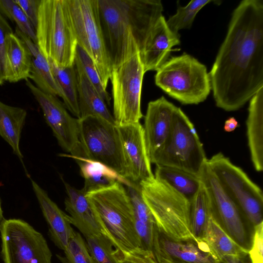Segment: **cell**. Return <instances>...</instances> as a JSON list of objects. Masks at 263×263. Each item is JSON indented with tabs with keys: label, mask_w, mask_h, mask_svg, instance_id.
Wrapping results in <instances>:
<instances>
[{
	"label": "cell",
	"mask_w": 263,
	"mask_h": 263,
	"mask_svg": "<svg viewBox=\"0 0 263 263\" xmlns=\"http://www.w3.org/2000/svg\"><path fill=\"white\" fill-rule=\"evenodd\" d=\"M54 79L60 89L63 104L74 116L80 118L77 73L74 66L61 67L48 59Z\"/></svg>",
	"instance_id": "f1b7e54d"
},
{
	"label": "cell",
	"mask_w": 263,
	"mask_h": 263,
	"mask_svg": "<svg viewBox=\"0 0 263 263\" xmlns=\"http://www.w3.org/2000/svg\"><path fill=\"white\" fill-rule=\"evenodd\" d=\"M202 241L208 245L214 256L221 262L248 254L221 229L212 217L209 221Z\"/></svg>",
	"instance_id": "83f0119b"
},
{
	"label": "cell",
	"mask_w": 263,
	"mask_h": 263,
	"mask_svg": "<svg viewBox=\"0 0 263 263\" xmlns=\"http://www.w3.org/2000/svg\"><path fill=\"white\" fill-rule=\"evenodd\" d=\"M76 71L80 112L79 119L94 117L115 124L113 116L108 110L105 102L84 73L76 69Z\"/></svg>",
	"instance_id": "cb8c5ba5"
},
{
	"label": "cell",
	"mask_w": 263,
	"mask_h": 263,
	"mask_svg": "<svg viewBox=\"0 0 263 263\" xmlns=\"http://www.w3.org/2000/svg\"><path fill=\"white\" fill-rule=\"evenodd\" d=\"M206 163L224 192L250 222L254 227L263 222L260 188L221 153L213 155Z\"/></svg>",
	"instance_id": "9c48e42d"
},
{
	"label": "cell",
	"mask_w": 263,
	"mask_h": 263,
	"mask_svg": "<svg viewBox=\"0 0 263 263\" xmlns=\"http://www.w3.org/2000/svg\"><path fill=\"white\" fill-rule=\"evenodd\" d=\"M4 218L3 216V211L2 208V202L0 198V224L2 221L4 220Z\"/></svg>",
	"instance_id": "7bdbcfd3"
},
{
	"label": "cell",
	"mask_w": 263,
	"mask_h": 263,
	"mask_svg": "<svg viewBox=\"0 0 263 263\" xmlns=\"http://www.w3.org/2000/svg\"><path fill=\"white\" fill-rule=\"evenodd\" d=\"M7 81L15 83L29 78L31 55L28 48L16 34H8L6 39Z\"/></svg>",
	"instance_id": "484cf974"
},
{
	"label": "cell",
	"mask_w": 263,
	"mask_h": 263,
	"mask_svg": "<svg viewBox=\"0 0 263 263\" xmlns=\"http://www.w3.org/2000/svg\"><path fill=\"white\" fill-rule=\"evenodd\" d=\"M0 11L16 23L21 32L36 44L35 28L14 0H0Z\"/></svg>",
	"instance_id": "d6a6232c"
},
{
	"label": "cell",
	"mask_w": 263,
	"mask_h": 263,
	"mask_svg": "<svg viewBox=\"0 0 263 263\" xmlns=\"http://www.w3.org/2000/svg\"><path fill=\"white\" fill-rule=\"evenodd\" d=\"M79 120L80 141L85 158L104 164L127 180V165L118 126L94 117Z\"/></svg>",
	"instance_id": "8fae6325"
},
{
	"label": "cell",
	"mask_w": 263,
	"mask_h": 263,
	"mask_svg": "<svg viewBox=\"0 0 263 263\" xmlns=\"http://www.w3.org/2000/svg\"><path fill=\"white\" fill-rule=\"evenodd\" d=\"M98 7L112 69L142 53L163 11L160 0H98Z\"/></svg>",
	"instance_id": "7a4b0ae2"
},
{
	"label": "cell",
	"mask_w": 263,
	"mask_h": 263,
	"mask_svg": "<svg viewBox=\"0 0 263 263\" xmlns=\"http://www.w3.org/2000/svg\"><path fill=\"white\" fill-rule=\"evenodd\" d=\"M22 9L35 29L37 26L39 7L41 0H14Z\"/></svg>",
	"instance_id": "ab89813d"
},
{
	"label": "cell",
	"mask_w": 263,
	"mask_h": 263,
	"mask_svg": "<svg viewBox=\"0 0 263 263\" xmlns=\"http://www.w3.org/2000/svg\"><path fill=\"white\" fill-rule=\"evenodd\" d=\"M155 84L183 104H198L212 90L205 65L189 54L170 58L157 71Z\"/></svg>",
	"instance_id": "8992f818"
},
{
	"label": "cell",
	"mask_w": 263,
	"mask_h": 263,
	"mask_svg": "<svg viewBox=\"0 0 263 263\" xmlns=\"http://www.w3.org/2000/svg\"><path fill=\"white\" fill-rule=\"evenodd\" d=\"M33 191L49 228V235L55 245L64 251L76 232L69 215L62 211L47 192L29 177Z\"/></svg>",
	"instance_id": "d6986e66"
},
{
	"label": "cell",
	"mask_w": 263,
	"mask_h": 263,
	"mask_svg": "<svg viewBox=\"0 0 263 263\" xmlns=\"http://www.w3.org/2000/svg\"><path fill=\"white\" fill-rule=\"evenodd\" d=\"M211 0L191 1L186 6L178 5L176 13L171 16L166 24L174 32L178 33L179 30L190 29L198 12Z\"/></svg>",
	"instance_id": "1f68e13d"
},
{
	"label": "cell",
	"mask_w": 263,
	"mask_h": 263,
	"mask_svg": "<svg viewBox=\"0 0 263 263\" xmlns=\"http://www.w3.org/2000/svg\"><path fill=\"white\" fill-rule=\"evenodd\" d=\"M139 185L143 198L159 230L175 240L200 241L192 232L191 202L187 199L155 177Z\"/></svg>",
	"instance_id": "277c9868"
},
{
	"label": "cell",
	"mask_w": 263,
	"mask_h": 263,
	"mask_svg": "<svg viewBox=\"0 0 263 263\" xmlns=\"http://www.w3.org/2000/svg\"><path fill=\"white\" fill-rule=\"evenodd\" d=\"M157 263H158V262H157Z\"/></svg>",
	"instance_id": "ee69618b"
},
{
	"label": "cell",
	"mask_w": 263,
	"mask_h": 263,
	"mask_svg": "<svg viewBox=\"0 0 263 263\" xmlns=\"http://www.w3.org/2000/svg\"><path fill=\"white\" fill-rule=\"evenodd\" d=\"M179 33L173 32L162 15L152 29L140 54L145 73L157 71L170 58L174 46L180 43Z\"/></svg>",
	"instance_id": "ac0fdd59"
},
{
	"label": "cell",
	"mask_w": 263,
	"mask_h": 263,
	"mask_svg": "<svg viewBox=\"0 0 263 263\" xmlns=\"http://www.w3.org/2000/svg\"><path fill=\"white\" fill-rule=\"evenodd\" d=\"M74 66L76 70L84 73L105 103L109 105L111 97L102 85L94 62L86 51L78 45L76 48Z\"/></svg>",
	"instance_id": "4dcf8cb0"
},
{
	"label": "cell",
	"mask_w": 263,
	"mask_h": 263,
	"mask_svg": "<svg viewBox=\"0 0 263 263\" xmlns=\"http://www.w3.org/2000/svg\"><path fill=\"white\" fill-rule=\"evenodd\" d=\"M13 32L12 28L0 13V85L7 81L6 39L8 34Z\"/></svg>",
	"instance_id": "74e56055"
},
{
	"label": "cell",
	"mask_w": 263,
	"mask_h": 263,
	"mask_svg": "<svg viewBox=\"0 0 263 263\" xmlns=\"http://www.w3.org/2000/svg\"><path fill=\"white\" fill-rule=\"evenodd\" d=\"M154 177L169 185L190 202L202 184L201 178L198 176L165 166L156 165Z\"/></svg>",
	"instance_id": "4316f807"
},
{
	"label": "cell",
	"mask_w": 263,
	"mask_h": 263,
	"mask_svg": "<svg viewBox=\"0 0 263 263\" xmlns=\"http://www.w3.org/2000/svg\"><path fill=\"white\" fill-rule=\"evenodd\" d=\"M263 222L254 227L252 243L248 252L251 263H263Z\"/></svg>",
	"instance_id": "f35d334b"
},
{
	"label": "cell",
	"mask_w": 263,
	"mask_h": 263,
	"mask_svg": "<svg viewBox=\"0 0 263 263\" xmlns=\"http://www.w3.org/2000/svg\"><path fill=\"white\" fill-rule=\"evenodd\" d=\"M70 157L78 164L81 176L84 179L82 188L86 193L109 186L119 182L124 185L131 182L124 178L116 172L104 164L89 159L74 157L69 154L63 155Z\"/></svg>",
	"instance_id": "603a6c76"
},
{
	"label": "cell",
	"mask_w": 263,
	"mask_h": 263,
	"mask_svg": "<svg viewBox=\"0 0 263 263\" xmlns=\"http://www.w3.org/2000/svg\"><path fill=\"white\" fill-rule=\"evenodd\" d=\"M15 34L24 42L31 55V70L29 78L43 91L54 96L61 97L60 89L54 79L48 59L37 45L16 28Z\"/></svg>",
	"instance_id": "7402d4cb"
},
{
	"label": "cell",
	"mask_w": 263,
	"mask_h": 263,
	"mask_svg": "<svg viewBox=\"0 0 263 263\" xmlns=\"http://www.w3.org/2000/svg\"><path fill=\"white\" fill-rule=\"evenodd\" d=\"M26 117L25 109L7 105L0 101V136L11 146L13 154L21 162L27 176L30 177L20 148L21 133Z\"/></svg>",
	"instance_id": "d4e9b609"
},
{
	"label": "cell",
	"mask_w": 263,
	"mask_h": 263,
	"mask_svg": "<svg viewBox=\"0 0 263 263\" xmlns=\"http://www.w3.org/2000/svg\"><path fill=\"white\" fill-rule=\"evenodd\" d=\"M117 263H157L152 252L138 248L129 251L114 250Z\"/></svg>",
	"instance_id": "8d00e7d4"
},
{
	"label": "cell",
	"mask_w": 263,
	"mask_h": 263,
	"mask_svg": "<svg viewBox=\"0 0 263 263\" xmlns=\"http://www.w3.org/2000/svg\"><path fill=\"white\" fill-rule=\"evenodd\" d=\"M86 245L96 263H117L114 256V246L104 234L86 238Z\"/></svg>",
	"instance_id": "836d02e7"
},
{
	"label": "cell",
	"mask_w": 263,
	"mask_h": 263,
	"mask_svg": "<svg viewBox=\"0 0 263 263\" xmlns=\"http://www.w3.org/2000/svg\"><path fill=\"white\" fill-rule=\"evenodd\" d=\"M222 263H251L248 254L243 256L229 258L222 261Z\"/></svg>",
	"instance_id": "b9f144b4"
},
{
	"label": "cell",
	"mask_w": 263,
	"mask_h": 263,
	"mask_svg": "<svg viewBox=\"0 0 263 263\" xmlns=\"http://www.w3.org/2000/svg\"><path fill=\"white\" fill-rule=\"evenodd\" d=\"M124 186L133 206L135 220L150 225L155 224L154 219L143 198L139 184L131 182Z\"/></svg>",
	"instance_id": "d590c367"
},
{
	"label": "cell",
	"mask_w": 263,
	"mask_h": 263,
	"mask_svg": "<svg viewBox=\"0 0 263 263\" xmlns=\"http://www.w3.org/2000/svg\"><path fill=\"white\" fill-rule=\"evenodd\" d=\"M207 160L194 124L176 106L170 135L150 159L151 163L178 168L200 177Z\"/></svg>",
	"instance_id": "52a82bcc"
},
{
	"label": "cell",
	"mask_w": 263,
	"mask_h": 263,
	"mask_svg": "<svg viewBox=\"0 0 263 263\" xmlns=\"http://www.w3.org/2000/svg\"><path fill=\"white\" fill-rule=\"evenodd\" d=\"M64 256L57 255L62 263H96L81 234L76 232L64 250Z\"/></svg>",
	"instance_id": "e575fe53"
},
{
	"label": "cell",
	"mask_w": 263,
	"mask_h": 263,
	"mask_svg": "<svg viewBox=\"0 0 263 263\" xmlns=\"http://www.w3.org/2000/svg\"><path fill=\"white\" fill-rule=\"evenodd\" d=\"M211 217L212 211L209 197L202 182L199 190L191 201L190 206L191 230L197 240H202Z\"/></svg>",
	"instance_id": "f546056e"
},
{
	"label": "cell",
	"mask_w": 263,
	"mask_h": 263,
	"mask_svg": "<svg viewBox=\"0 0 263 263\" xmlns=\"http://www.w3.org/2000/svg\"><path fill=\"white\" fill-rule=\"evenodd\" d=\"M247 135L255 170H263V87L251 98L247 120Z\"/></svg>",
	"instance_id": "44dd1931"
},
{
	"label": "cell",
	"mask_w": 263,
	"mask_h": 263,
	"mask_svg": "<svg viewBox=\"0 0 263 263\" xmlns=\"http://www.w3.org/2000/svg\"><path fill=\"white\" fill-rule=\"evenodd\" d=\"M68 16L77 45L94 62L106 89L112 66L101 28L98 0H65Z\"/></svg>",
	"instance_id": "ba28073f"
},
{
	"label": "cell",
	"mask_w": 263,
	"mask_h": 263,
	"mask_svg": "<svg viewBox=\"0 0 263 263\" xmlns=\"http://www.w3.org/2000/svg\"><path fill=\"white\" fill-rule=\"evenodd\" d=\"M200 177L209 197L212 217L239 246L248 252L254 227L224 192L206 162Z\"/></svg>",
	"instance_id": "4fadbf2b"
},
{
	"label": "cell",
	"mask_w": 263,
	"mask_h": 263,
	"mask_svg": "<svg viewBox=\"0 0 263 263\" xmlns=\"http://www.w3.org/2000/svg\"><path fill=\"white\" fill-rule=\"evenodd\" d=\"M127 170V180L139 184L154 178L143 126L138 123L118 126Z\"/></svg>",
	"instance_id": "2e32d148"
},
{
	"label": "cell",
	"mask_w": 263,
	"mask_h": 263,
	"mask_svg": "<svg viewBox=\"0 0 263 263\" xmlns=\"http://www.w3.org/2000/svg\"><path fill=\"white\" fill-rule=\"evenodd\" d=\"M67 197L64 203L71 224L85 236L104 234L95 212L82 189H77L63 181ZM105 235V234H104Z\"/></svg>",
	"instance_id": "ffe728a7"
},
{
	"label": "cell",
	"mask_w": 263,
	"mask_h": 263,
	"mask_svg": "<svg viewBox=\"0 0 263 263\" xmlns=\"http://www.w3.org/2000/svg\"><path fill=\"white\" fill-rule=\"evenodd\" d=\"M216 106L241 108L263 87V1L243 0L233 11L209 73Z\"/></svg>",
	"instance_id": "6da1fadb"
},
{
	"label": "cell",
	"mask_w": 263,
	"mask_h": 263,
	"mask_svg": "<svg viewBox=\"0 0 263 263\" xmlns=\"http://www.w3.org/2000/svg\"><path fill=\"white\" fill-rule=\"evenodd\" d=\"M176 107L163 96L148 103L143 129L149 160L168 137Z\"/></svg>",
	"instance_id": "e0dca14e"
},
{
	"label": "cell",
	"mask_w": 263,
	"mask_h": 263,
	"mask_svg": "<svg viewBox=\"0 0 263 263\" xmlns=\"http://www.w3.org/2000/svg\"><path fill=\"white\" fill-rule=\"evenodd\" d=\"M152 253L158 263H222L203 241L178 240L154 226Z\"/></svg>",
	"instance_id": "9a60e30c"
},
{
	"label": "cell",
	"mask_w": 263,
	"mask_h": 263,
	"mask_svg": "<svg viewBox=\"0 0 263 263\" xmlns=\"http://www.w3.org/2000/svg\"><path fill=\"white\" fill-rule=\"evenodd\" d=\"M104 234L115 249L129 251L141 248L135 227L133 206L124 184L117 182L86 193Z\"/></svg>",
	"instance_id": "3957f363"
},
{
	"label": "cell",
	"mask_w": 263,
	"mask_h": 263,
	"mask_svg": "<svg viewBox=\"0 0 263 263\" xmlns=\"http://www.w3.org/2000/svg\"><path fill=\"white\" fill-rule=\"evenodd\" d=\"M238 126L239 124L236 119L234 117H231L225 121L224 129L227 132H231Z\"/></svg>",
	"instance_id": "60d3db41"
},
{
	"label": "cell",
	"mask_w": 263,
	"mask_h": 263,
	"mask_svg": "<svg viewBox=\"0 0 263 263\" xmlns=\"http://www.w3.org/2000/svg\"><path fill=\"white\" fill-rule=\"evenodd\" d=\"M0 234L4 263H51L52 253L46 240L25 221L4 218Z\"/></svg>",
	"instance_id": "7c38bea8"
},
{
	"label": "cell",
	"mask_w": 263,
	"mask_h": 263,
	"mask_svg": "<svg viewBox=\"0 0 263 263\" xmlns=\"http://www.w3.org/2000/svg\"><path fill=\"white\" fill-rule=\"evenodd\" d=\"M25 81L61 147L70 156L85 158L80 141L79 119L72 117L56 96L43 91L29 79Z\"/></svg>",
	"instance_id": "5bb4252c"
},
{
	"label": "cell",
	"mask_w": 263,
	"mask_h": 263,
	"mask_svg": "<svg viewBox=\"0 0 263 263\" xmlns=\"http://www.w3.org/2000/svg\"><path fill=\"white\" fill-rule=\"evenodd\" d=\"M143 66L138 52L112 69L110 79L113 117L117 126L140 122Z\"/></svg>",
	"instance_id": "30bf717a"
},
{
	"label": "cell",
	"mask_w": 263,
	"mask_h": 263,
	"mask_svg": "<svg viewBox=\"0 0 263 263\" xmlns=\"http://www.w3.org/2000/svg\"><path fill=\"white\" fill-rule=\"evenodd\" d=\"M35 32L36 44L47 59L61 67L74 65L77 43L65 0H41Z\"/></svg>",
	"instance_id": "5b68a950"
}]
</instances>
